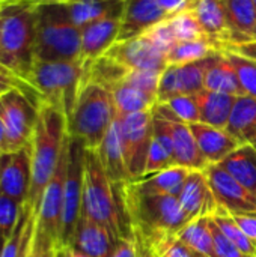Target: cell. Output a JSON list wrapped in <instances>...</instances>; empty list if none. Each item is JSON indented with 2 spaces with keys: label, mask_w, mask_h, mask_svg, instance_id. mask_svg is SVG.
I'll return each instance as SVG.
<instances>
[{
  "label": "cell",
  "mask_w": 256,
  "mask_h": 257,
  "mask_svg": "<svg viewBox=\"0 0 256 257\" xmlns=\"http://www.w3.org/2000/svg\"><path fill=\"white\" fill-rule=\"evenodd\" d=\"M124 220L134 239L151 244L163 236L177 235L187 223L178 197L143 194L128 182L115 185Z\"/></svg>",
  "instance_id": "1"
},
{
  "label": "cell",
  "mask_w": 256,
  "mask_h": 257,
  "mask_svg": "<svg viewBox=\"0 0 256 257\" xmlns=\"http://www.w3.org/2000/svg\"><path fill=\"white\" fill-rule=\"evenodd\" d=\"M68 140V119L59 108L39 101L30 145V190L27 205L36 214L42 193L51 179Z\"/></svg>",
  "instance_id": "2"
},
{
  "label": "cell",
  "mask_w": 256,
  "mask_h": 257,
  "mask_svg": "<svg viewBox=\"0 0 256 257\" xmlns=\"http://www.w3.org/2000/svg\"><path fill=\"white\" fill-rule=\"evenodd\" d=\"M0 62L17 78L27 83L35 62V3L0 0Z\"/></svg>",
  "instance_id": "3"
},
{
  "label": "cell",
  "mask_w": 256,
  "mask_h": 257,
  "mask_svg": "<svg viewBox=\"0 0 256 257\" xmlns=\"http://www.w3.org/2000/svg\"><path fill=\"white\" fill-rule=\"evenodd\" d=\"M81 214L104 226L116 239L133 236L124 220L115 185L106 175L97 151L91 149L84 152Z\"/></svg>",
  "instance_id": "4"
},
{
  "label": "cell",
  "mask_w": 256,
  "mask_h": 257,
  "mask_svg": "<svg viewBox=\"0 0 256 257\" xmlns=\"http://www.w3.org/2000/svg\"><path fill=\"white\" fill-rule=\"evenodd\" d=\"M81 29L62 3H35V60H80Z\"/></svg>",
  "instance_id": "5"
},
{
  "label": "cell",
  "mask_w": 256,
  "mask_h": 257,
  "mask_svg": "<svg viewBox=\"0 0 256 257\" xmlns=\"http://www.w3.org/2000/svg\"><path fill=\"white\" fill-rule=\"evenodd\" d=\"M27 84L39 101L59 108L68 119L86 84V66L81 60H35Z\"/></svg>",
  "instance_id": "6"
},
{
  "label": "cell",
  "mask_w": 256,
  "mask_h": 257,
  "mask_svg": "<svg viewBox=\"0 0 256 257\" xmlns=\"http://www.w3.org/2000/svg\"><path fill=\"white\" fill-rule=\"evenodd\" d=\"M116 116L112 92L100 84L86 83L68 117V136L83 142L86 149L97 151Z\"/></svg>",
  "instance_id": "7"
},
{
  "label": "cell",
  "mask_w": 256,
  "mask_h": 257,
  "mask_svg": "<svg viewBox=\"0 0 256 257\" xmlns=\"http://www.w3.org/2000/svg\"><path fill=\"white\" fill-rule=\"evenodd\" d=\"M84 152H86V146L83 145V142L72 137L68 139V164H66V175L63 184L60 247H69L78 218L81 215Z\"/></svg>",
  "instance_id": "8"
},
{
  "label": "cell",
  "mask_w": 256,
  "mask_h": 257,
  "mask_svg": "<svg viewBox=\"0 0 256 257\" xmlns=\"http://www.w3.org/2000/svg\"><path fill=\"white\" fill-rule=\"evenodd\" d=\"M0 111L5 123L9 154L30 149L38 116V101L20 89L0 96Z\"/></svg>",
  "instance_id": "9"
},
{
  "label": "cell",
  "mask_w": 256,
  "mask_h": 257,
  "mask_svg": "<svg viewBox=\"0 0 256 257\" xmlns=\"http://www.w3.org/2000/svg\"><path fill=\"white\" fill-rule=\"evenodd\" d=\"M125 161L131 179L143 176L148 152L154 136V119L152 111H140L133 114L119 116ZM130 179V181H131Z\"/></svg>",
  "instance_id": "10"
},
{
  "label": "cell",
  "mask_w": 256,
  "mask_h": 257,
  "mask_svg": "<svg viewBox=\"0 0 256 257\" xmlns=\"http://www.w3.org/2000/svg\"><path fill=\"white\" fill-rule=\"evenodd\" d=\"M69 139V137H68ZM68 164V140L60 157V161L48 181L38 211H36V226L48 233L57 247H60V226H62V206H63V184Z\"/></svg>",
  "instance_id": "11"
},
{
  "label": "cell",
  "mask_w": 256,
  "mask_h": 257,
  "mask_svg": "<svg viewBox=\"0 0 256 257\" xmlns=\"http://www.w3.org/2000/svg\"><path fill=\"white\" fill-rule=\"evenodd\" d=\"M216 203L220 209L229 214L256 212V199L223 167L208 164L204 169Z\"/></svg>",
  "instance_id": "12"
},
{
  "label": "cell",
  "mask_w": 256,
  "mask_h": 257,
  "mask_svg": "<svg viewBox=\"0 0 256 257\" xmlns=\"http://www.w3.org/2000/svg\"><path fill=\"white\" fill-rule=\"evenodd\" d=\"M106 56L118 60L128 69L163 72L167 68L166 54L143 35L128 41L115 42Z\"/></svg>",
  "instance_id": "13"
},
{
  "label": "cell",
  "mask_w": 256,
  "mask_h": 257,
  "mask_svg": "<svg viewBox=\"0 0 256 257\" xmlns=\"http://www.w3.org/2000/svg\"><path fill=\"white\" fill-rule=\"evenodd\" d=\"M192 11L196 15L208 41L216 47L217 51L240 42L229 23L225 0H199Z\"/></svg>",
  "instance_id": "14"
},
{
  "label": "cell",
  "mask_w": 256,
  "mask_h": 257,
  "mask_svg": "<svg viewBox=\"0 0 256 257\" xmlns=\"http://www.w3.org/2000/svg\"><path fill=\"white\" fill-rule=\"evenodd\" d=\"M30 179V149L0 157V194L18 203H26L29 199Z\"/></svg>",
  "instance_id": "15"
},
{
  "label": "cell",
  "mask_w": 256,
  "mask_h": 257,
  "mask_svg": "<svg viewBox=\"0 0 256 257\" xmlns=\"http://www.w3.org/2000/svg\"><path fill=\"white\" fill-rule=\"evenodd\" d=\"M178 202L189 221L213 217L219 209L204 170H190L178 194Z\"/></svg>",
  "instance_id": "16"
},
{
  "label": "cell",
  "mask_w": 256,
  "mask_h": 257,
  "mask_svg": "<svg viewBox=\"0 0 256 257\" xmlns=\"http://www.w3.org/2000/svg\"><path fill=\"white\" fill-rule=\"evenodd\" d=\"M204 90V59L187 65H169L160 78L158 102L178 95H196Z\"/></svg>",
  "instance_id": "17"
},
{
  "label": "cell",
  "mask_w": 256,
  "mask_h": 257,
  "mask_svg": "<svg viewBox=\"0 0 256 257\" xmlns=\"http://www.w3.org/2000/svg\"><path fill=\"white\" fill-rule=\"evenodd\" d=\"M124 3L119 36L116 42L137 38L154 24L169 18L157 0H124Z\"/></svg>",
  "instance_id": "18"
},
{
  "label": "cell",
  "mask_w": 256,
  "mask_h": 257,
  "mask_svg": "<svg viewBox=\"0 0 256 257\" xmlns=\"http://www.w3.org/2000/svg\"><path fill=\"white\" fill-rule=\"evenodd\" d=\"M121 27L119 17H106L81 27V51L80 60L88 65L104 56L118 41Z\"/></svg>",
  "instance_id": "19"
},
{
  "label": "cell",
  "mask_w": 256,
  "mask_h": 257,
  "mask_svg": "<svg viewBox=\"0 0 256 257\" xmlns=\"http://www.w3.org/2000/svg\"><path fill=\"white\" fill-rule=\"evenodd\" d=\"M118 239L101 224L80 215L69 248L92 257H112Z\"/></svg>",
  "instance_id": "20"
},
{
  "label": "cell",
  "mask_w": 256,
  "mask_h": 257,
  "mask_svg": "<svg viewBox=\"0 0 256 257\" xmlns=\"http://www.w3.org/2000/svg\"><path fill=\"white\" fill-rule=\"evenodd\" d=\"M97 154L100 157V161L103 164L106 175L109 176V179L113 185L124 184L131 179L128 169H127L121 120L118 116L113 120V123L110 125L100 148L97 149Z\"/></svg>",
  "instance_id": "21"
},
{
  "label": "cell",
  "mask_w": 256,
  "mask_h": 257,
  "mask_svg": "<svg viewBox=\"0 0 256 257\" xmlns=\"http://www.w3.org/2000/svg\"><path fill=\"white\" fill-rule=\"evenodd\" d=\"M190 130L196 139L199 151L204 160L207 161V164H219L241 145L235 137H232L223 128H216L198 122V123H192Z\"/></svg>",
  "instance_id": "22"
},
{
  "label": "cell",
  "mask_w": 256,
  "mask_h": 257,
  "mask_svg": "<svg viewBox=\"0 0 256 257\" xmlns=\"http://www.w3.org/2000/svg\"><path fill=\"white\" fill-rule=\"evenodd\" d=\"M204 89L234 96L244 95L237 72L220 51L204 59Z\"/></svg>",
  "instance_id": "23"
},
{
  "label": "cell",
  "mask_w": 256,
  "mask_h": 257,
  "mask_svg": "<svg viewBox=\"0 0 256 257\" xmlns=\"http://www.w3.org/2000/svg\"><path fill=\"white\" fill-rule=\"evenodd\" d=\"M169 126L172 134L175 166L189 170H204L208 164L199 151V146L190 130V125L180 120H169Z\"/></svg>",
  "instance_id": "24"
},
{
  "label": "cell",
  "mask_w": 256,
  "mask_h": 257,
  "mask_svg": "<svg viewBox=\"0 0 256 257\" xmlns=\"http://www.w3.org/2000/svg\"><path fill=\"white\" fill-rule=\"evenodd\" d=\"M189 173H190L189 169L172 166L166 170H161L152 175H145L137 179H131L128 181V184L136 191L143 193V194H164V196L178 197Z\"/></svg>",
  "instance_id": "25"
},
{
  "label": "cell",
  "mask_w": 256,
  "mask_h": 257,
  "mask_svg": "<svg viewBox=\"0 0 256 257\" xmlns=\"http://www.w3.org/2000/svg\"><path fill=\"white\" fill-rule=\"evenodd\" d=\"M69 20L80 29L106 17L122 18L124 0H71L62 3Z\"/></svg>",
  "instance_id": "26"
},
{
  "label": "cell",
  "mask_w": 256,
  "mask_h": 257,
  "mask_svg": "<svg viewBox=\"0 0 256 257\" xmlns=\"http://www.w3.org/2000/svg\"><path fill=\"white\" fill-rule=\"evenodd\" d=\"M235 181H238L256 199V146L240 145L232 154L219 163Z\"/></svg>",
  "instance_id": "27"
},
{
  "label": "cell",
  "mask_w": 256,
  "mask_h": 257,
  "mask_svg": "<svg viewBox=\"0 0 256 257\" xmlns=\"http://www.w3.org/2000/svg\"><path fill=\"white\" fill-rule=\"evenodd\" d=\"M196 99L199 107V122L225 130L237 96L204 89L196 93Z\"/></svg>",
  "instance_id": "28"
},
{
  "label": "cell",
  "mask_w": 256,
  "mask_h": 257,
  "mask_svg": "<svg viewBox=\"0 0 256 257\" xmlns=\"http://www.w3.org/2000/svg\"><path fill=\"white\" fill-rule=\"evenodd\" d=\"M255 126L256 98H252L249 95L237 96L231 117L225 130L243 145V143H250Z\"/></svg>",
  "instance_id": "29"
},
{
  "label": "cell",
  "mask_w": 256,
  "mask_h": 257,
  "mask_svg": "<svg viewBox=\"0 0 256 257\" xmlns=\"http://www.w3.org/2000/svg\"><path fill=\"white\" fill-rule=\"evenodd\" d=\"M177 236L196 254L204 257H214L211 217H201L189 221L177 233Z\"/></svg>",
  "instance_id": "30"
},
{
  "label": "cell",
  "mask_w": 256,
  "mask_h": 257,
  "mask_svg": "<svg viewBox=\"0 0 256 257\" xmlns=\"http://www.w3.org/2000/svg\"><path fill=\"white\" fill-rule=\"evenodd\" d=\"M116 113L119 116L140 113V111H152V108L158 104V98L140 89H136L127 83H121L112 90Z\"/></svg>",
  "instance_id": "31"
},
{
  "label": "cell",
  "mask_w": 256,
  "mask_h": 257,
  "mask_svg": "<svg viewBox=\"0 0 256 257\" xmlns=\"http://www.w3.org/2000/svg\"><path fill=\"white\" fill-rule=\"evenodd\" d=\"M84 66H86V83L100 84L110 92L116 86L124 83L130 71L127 66H124L122 63L106 54Z\"/></svg>",
  "instance_id": "32"
},
{
  "label": "cell",
  "mask_w": 256,
  "mask_h": 257,
  "mask_svg": "<svg viewBox=\"0 0 256 257\" xmlns=\"http://www.w3.org/2000/svg\"><path fill=\"white\" fill-rule=\"evenodd\" d=\"M229 23L240 42L256 39V5L253 0H225ZM237 42V44H240Z\"/></svg>",
  "instance_id": "33"
},
{
  "label": "cell",
  "mask_w": 256,
  "mask_h": 257,
  "mask_svg": "<svg viewBox=\"0 0 256 257\" xmlns=\"http://www.w3.org/2000/svg\"><path fill=\"white\" fill-rule=\"evenodd\" d=\"M216 47L210 41H183L177 42L166 54V62L169 65H187L199 62L210 54H213Z\"/></svg>",
  "instance_id": "34"
},
{
  "label": "cell",
  "mask_w": 256,
  "mask_h": 257,
  "mask_svg": "<svg viewBox=\"0 0 256 257\" xmlns=\"http://www.w3.org/2000/svg\"><path fill=\"white\" fill-rule=\"evenodd\" d=\"M225 59L232 65L234 71L237 72V77L240 80V84L244 90V95H249L256 98V60L246 57L243 54L234 53L231 50L220 51Z\"/></svg>",
  "instance_id": "35"
},
{
  "label": "cell",
  "mask_w": 256,
  "mask_h": 257,
  "mask_svg": "<svg viewBox=\"0 0 256 257\" xmlns=\"http://www.w3.org/2000/svg\"><path fill=\"white\" fill-rule=\"evenodd\" d=\"M213 221L219 226V229L246 254L247 257H255L256 253V244L249 239L243 230L237 226V223L234 221V218L231 217L229 212L223 211V209H217V212L213 215Z\"/></svg>",
  "instance_id": "36"
},
{
  "label": "cell",
  "mask_w": 256,
  "mask_h": 257,
  "mask_svg": "<svg viewBox=\"0 0 256 257\" xmlns=\"http://www.w3.org/2000/svg\"><path fill=\"white\" fill-rule=\"evenodd\" d=\"M169 20L170 29L175 35V39L178 42L183 41H208L205 32L202 30L196 15L193 14V11H186V12H180Z\"/></svg>",
  "instance_id": "37"
},
{
  "label": "cell",
  "mask_w": 256,
  "mask_h": 257,
  "mask_svg": "<svg viewBox=\"0 0 256 257\" xmlns=\"http://www.w3.org/2000/svg\"><path fill=\"white\" fill-rule=\"evenodd\" d=\"M163 104H166L172 110V113L178 117V120L187 125L199 122V107H198L196 95H178L167 99Z\"/></svg>",
  "instance_id": "38"
},
{
  "label": "cell",
  "mask_w": 256,
  "mask_h": 257,
  "mask_svg": "<svg viewBox=\"0 0 256 257\" xmlns=\"http://www.w3.org/2000/svg\"><path fill=\"white\" fill-rule=\"evenodd\" d=\"M142 242V241H140ZM146 244V242H143ZM157 257H199L193 250H190L184 242L178 239L177 235L163 236L151 244H146Z\"/></svg>",
  "instance_id": "39"
},
{
  "label": "cell",
  "mask_w": 256,
  "mask_h": 257,
  "mask_svg": "<svg viewBox=\"0 0 256 257\" xmlns=\"http://www.w3.org/2000/svg\"><path fill=\"white\" fill-rule=\"evenodd\" d=\"M24 205L26 203H18L17 200L0 194V236L8 238L14 232Z\"/></svg>",
  "instance_id": "40"
},
{
  "label": "cell",
  "mask_w": 256,
  "mask_h": 257,
  "mask_svg": "<svg viewBox=\"0 0 256 257\" xmlns=\"http://www.w3.org/2000/svg\"><path fill=\"white\" fill-rule=\"evenodd\" d=\"M175 166L174 163V157L170 155V152L152 136V143L148 152V158H146V166H145V175H152L161 170H166L169 167Z\"/></svg>",
  "instance_id": "41"
},
{
  "label": "cell",
  "mask_w": 256,
  "mask_h": 257,
  "mask_svg": "<svg viewBox=\"0 0 256 257\" xmlns=\"http://www.w3.org/2000/svg\"><path fill=\"white\" fill-rule=\"evenodd\" d=\"M163 72L158 71H137V69H130L124 83L140 89L143 92H148L151 95H155L158 98V84Z\"/></svg>",
  "instance_id": "42"
},
{
  "label": "cell",
  "mask_w": 256,
  "mask_h": 257,
  "mask_svg": "<svg viewBox=\"0 0 256 257\" xmlns=\"http://www.w3.org/2000/svg\"><path fill=\"white\" fill-rule=\"evenodd\" d=\"M57 248L59 247L54 242V239L48 233H45L41 227H38L35 223V230H33L26 257H56Z\"/></svg>",
  "instance_id": "43"
},
{
  "label": "cell",
  "mask_w": 256,
  "mask_h": 257,
  "mask_svg": "<svg viewBox=\"0 0 256 257\" xmlns=\"http://www.w3.org/2000/svg\"><path fill=\"white\" fill-rule=\"evenodd\" d=\"M145 38H148L160 51H163L164 54H167V51L178 42L175 39V35L170 29L169 20L160 21L157 24H154L152 27H149L145 33Z\"/></svg>",
  "instance_id": "44"
},
{
  "label": "cell",
  "mask_w": 256,
  "mask_h": 257,
  "mask_svg": "<svg viewBox=\"0 0 256 257\" xmlns=\"http://www.w3.org/2000/svg\"><path fill=\"white\" fill-rule=\"evenodd\" d=\"M211 232L214 241V257H247L213 221L211 217Z\"/></svg>",
  "instance_id": "45"
},
{
  "label": "cell",
  "mask_w": 256,
  "mask_h": 257,
  "mask_svg": "<svg viewBox=\"0 0 256 257\" xmlns=\"http://www.w3.org/2000/svg\"><path fill=\"white\" fill-rule=\"evenodd\" d=\"M14 89L23 90L24 93H27L29 96H32L35 101L39 102V96L36 95V92H35L27 83H24V81L20 80V78H15V77H11V75H3V74H0V96H3L5 93L11 92V90H14Z\"/></svg>",
  "instance_id": "46"
},
{
  "label": "cell",
  "mask_w": 256,
  "mask_h": 257,
  "mask_svg": "<svg viewBox=\"0 0 256 257\" xmlns=\"http://www.w3.org/2000/svg\"><path fill=\"white\" fill-rule=\"evenodd\" d=\"M237 226L243 230V233L256 244V212H241L231 214Z\"/></svg>",
  "instance_id": "47"
},
{
  "label": "cell",
  "mask_w": 256,
  "mask_h": 257,
  "mask_svg": "<svg viewBox=\"0 0 256 257\" xmlns=\"http://www.w3.org/2000/svg\"><path fill=\"white\" fill-rule=\"evenodd\" d=\"M157 2L161 6V9L167 14V17L170 18L180 12L192 11L199 0H157Z\"/></svg>",
  "instance_id": "48"
},
{
  "label": "cell",
  "mask_w": 256,
  "mask_h": 257,
  "mask_svg": "<svg viewBox=\"0 0 256 257\" xmlns=\"http://www.w3.org/2000/svg\"><path fill=\"white\" fill-rule=\"evenodd\" d=\"M112 257H137V245L134 238H121L116 242V248Z\"/></svg>",
  "instance_id": "49"
},
{
  "label": "cell",
  "mask_w": 256,
  "mask_h": 257,
  "mask_svg": "<svg viewBox=\"0 0 256 257\" xmlns=\"http://www.w3.org/2000/svg\"><path fill=\"white\" fill-rule=\"evenodd\" d=\"M223 50H231L234 53L243 54L246 57H250V59H255L256 60V39H253V41H246V42H240V44H232V45L225 47Z\"/></svg>",
  "instance_id": "50"
},
{
  "label": "cell",
  "mask_w": 256,
  "mask_h": 257,
  "mask_svg": "<svg viewBox=\"0 0 256 257\" xmlns=\"http://www.w3.org/2000/svg\"><path fill=\"white\" fill-rule=\"evenodd\" d=\"M9 154V146H8V139H6V131H5V123L0 111V155Z\"/></svg>",
  "instance_id": "51"
},
{
  "label": "cell",
  "mask_w": 256,
  "mask_h": 257,
  "mask_svg": "<svg viewBox=\"0 0 256 257\" xmlns=\"http://www.w3.org/2000/svg\"><path fill=\"white\" fill-rule=\"evenodd\" d=\"M134 241H136V245H137V257H157L146 244H143V242H140L137 239H134Z\"/></svg>",
  "instance_id": "52"
},
{
  "label": "cell",
  "mask_w": 256,
  "mask_h": 257,
  "mask_svg": "<svg viewBox=\"0 0 256 257\" xmlns=\"http://www.w3.org/2000/svg\"><path fill=\"white\" fill-rule=\"evenodd\" d=\"M23 2H32V3H68L71 0H23Z\"/></svg>",
  "instance_id": "53"
},
{
  "label": "cell",
  "mask_w": 256,
  "mask_h": 257,
  "mask_svg": "<svg viewBox=\"0 0 256 257\" xmlns=\"http://www.w3.org/2000/svg\"><path fill=\"white\" fill-rule=\"evenodd\" d=\"M0 74H3V75H11V77H15V75H14V74H12V72H11V71H9L6 66L2 63V62H0ZM15 78H17V77H15Z\"/></svg>",
  "instance_id": "54"
},
{
  "label": "cell",
  "mask_w": 256,
  "mask_h": 257,
  "mask_svg": "<svg viewBox=\"0 0 256 257\" xmlns=\"http://www.w3.org/2000/svg\"><path fill=\"white\" fill-rule=\"evenodd\" d=\"M68 248H69V247H68ZM69 251H71V257H92L84 254V253H80V251H77V250H72V248H69Z\"/></svg>",
  "instance_id": "55"
},
{
  "label": "cell",
  "mask_w": 256,
  "mask_h": 257,
  "mask_svg": "<svg viewBox=\"0 0 256 257\" xmlns=\"http://www.w3.org/2000/svg\"><path fill=\"white\" fill-rule=\"evenodd\" d=\"M250 145L256 146V126H255V131H253V134H252V139H250Z\"/></svg>",
  "instance_id": "56"
},
{
  "label": "cell",
  "mask_w": 256,
  "mask_h": 257,
  "mask_svg": "<svg viewBox=\"0 0 256 257\" xmlns=\"http://www.w3.org/2000/svg\"><path fill=\"white\" fill-rule=\"evenodd\" d=\"M0 42H2V11H0Z\"/></svg>",
  "instance_id": "57"
},
{
  "label": "cell",
  "mask_w": 256,
  "mask_h": 257,
  "mask_svg": "<svg viewBox=\"0 0 256 257\" xmlns=\"http://www.w3.org/2000/svg\"><path fill=\"white\" fill-rule=\"evenodd\" d=\"M253 2H255V5H256V0H253Z\"/></svg>",
  "instance_id": "58"
},
{
  "label": "cell",
  "mask_w": 256,
  "mask_h": 257,
  "mask_svg": "<svg viewBox=\"0 0 256 257\" xmlns=\"http://www.w3.org/2000/svg\"><path fill=\"white\" fill-rule=\"evenodd\" d=\"M199 257H204V256H199Z\"/></svg>",
  "instance_id": "59"
},
{
  "label": "cell",
  "mask_w": 256,
  "mask_h": 257,
  "mask_svg": "<svg viewBox=\"0 0 256 257\" xmlns=\"http://www.w3.org/2000/svg\"><path fill=\"white\" fill-rule=\"evenodd\" d=\"M255 257H256V253H255Z\"/></svg>",
  "instance_id": "60"
},
{
  "label": "cell",
  "mask_w": 256,
  "mask_h": 257,
  "mask_svg": "<svg viewBox=\"0 0 256 257\" xmlns=\"http://www.w3.org/2000/svg\"><path fill=\"white\" fill-rule=\"evenodd\" d=\"M0 157H2V155H0Z\"/></svg>",
  "instance_id": "61"
}]
</instances>
